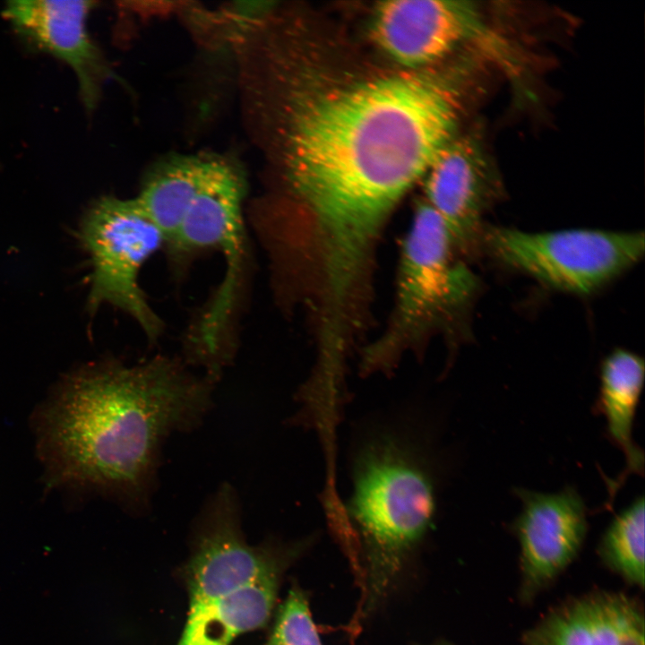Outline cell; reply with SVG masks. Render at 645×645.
I'll list each match as a JSON object with an SVG mask.
<instances>
[{"label": "cell", "mask_w": 645, "mask_h": 645, "mask_svg": "<svg viewBox=\"0 0 645 645\" xmlns=\"http://www.w3.org/2000/svg\"><path fill=\"white\" fill-rule=\"evenodd\" d=\"M642 606L624 593L597 590L565 600L523 633L524 645H644Z\"/></svg>", "instance_id": "12"}, {"label": "cell", "mask_w": 645, "mask_h": 645, "mask_svg": "<svg viewBox=\"0 0 645 645\" xmlns=\"http://www.w3.org/2000/svg\"><path fill=\"white\" fill-rule=\"evenodd\" d=\"M521 511L512 523L520 545L519 597L530 603L573 562L588 531L585 503L573 487L546 494L516 488Z\"/></svg>", "instance_id": "8"}, {"label": "cell", "mask_w": 645, "mask_h": 645, "mask_svg": "<svg viewBox=\"0 0 645 645\" xmlns=\"http://www.w3.org/2000/svg\"><path fill=\"white\" fill-rule=\"evenodd\" d=\"M430 645H452V643L446 641H438L433 644Z\"/></svg>", "instance_id": "18"}, {"label": "cell", "mask_w": 645, "mask_h": 645, "mask_svg": "<svg viewBox=\"0 0 645 645\" xmlns=\"http://www.w3.org/2000/svg\"><path fill=\"white\" fill-rule=\"evenodd\" d=\"M460 108L453 82L425 73L322 88L293 103L287 176L314 219L330 288L360 286L388 217L457 136Z\"/></svg>", "instance_id": "1"}, {"label": "cell", "mask_w": 645, "mask_h": 645, "mask_svg": "<svg viewBox=\"0 0 645 645\" xmlns=\"http://www.w3.org/2000/svg\"><path fill=\"white\" fill-rule=\"evenodd\" d=\"M426 202L442 219L456 249L477 245L486 210L502 195V180L481 137L457 135L425 174Z\"/></svg>", "instance_id": "10"}, {"label": "cell", "mask_w": 645, "mask_h": 645, "mask_svg": "<svg viewBox=\"0 0 645 645\" xmlns=\"http://www.w3.org/2000/svg\"><path fill=\"white\" fill-rule=\"evenodd\" d=\"M211 387L210 380L165 357L83 370L65 383L45 416L44 440L57 473L142 509L162 443L174 431L201 423L211 403Z\"/></svg>", "instance_id": "2"}, {"label": "cell", "mask_w": 645, "mask_h": 645, "mask_svg": "<svg viewBox=\"0 0 645 645\" xmlns=\"http://www.w3.org/2000/svg\"><path fill=\"white\" fill-rule=\"evenodd\" d=\"M644 361L636 354L616 349L603 361L596 410L606 423L610 441L624 453L625 469L619 487L630 474L642 476L644 453L632 438L634 417L644 383Z\"/></svg>", "instance_id": "14"}, {"label": "cell", "mask_w": 645, "mask_h": 645, "mask_svg": "<svg viewBox=\"0 0 645 645\" xmlns=\"http://www.w3.org/2000/svg\"><path fill=\"white\" fill-rule=\"evenodd\" d=\"M283 572L230 590L188 597L186 621L176 645H231L264 627L278 598Z\"/></svg>", "instance_id": "13"}, {"label": "cell", "mask_w": 645, "mask_h": 645, "mask_svg": "<svg viewBox=\"0 0 645 645\" xmlns=\"http://www.w3.org/2000/svg\"><path fill=\"white\" fill-rule=\"evenodd\" d=\"M483 239L506 265L560 290L586 295L643 255V232L566 229L527 232L490 228Z\"/></svg>", "instance_id": "5"}, {"label": "cell", "mask_w": 645, "mask_h": 645, "mask_svg": "<svg viewBox=\"0 0 645 645\" xmlns=\"http://www.w3.org/2000/svg\"><path fill=\"white\" fill-rule=\"evenodd\" d=\"M219 158L176 155L154 166L135 197L169 244Z\"/></svg>", "instance_id": "15"}, {"label": "cell", "mask_w": 645, "mask_h": 645, "mask_svg": "<svg viewBox=\"0 0 645 645\" xmlns=\"http://www.w3.org/2000/svg\"><path fill=\"white\" fill-rule=\"evenodd\" d=\"M644 498L637 497L617 514L602 535L603 563L626 582L644 587Z\"/></svg>", "instance_id": "16"}, {"label": "cell", "mask_w": 645, "mask_h": 645, "mask_svg": "<svg viewBox=\"0 0 645 645\" xmlns=\"http://www.w3.org/2000/svg\"><path fill=\"white\" fill-rule=\"evenodd\" d=\"M372 34L400 64L419 66L444 57L460 44H494L477 6L467 1H386L374 8Z\"/></svg>", "instance_id": "9"}, {"label": "cell", "mask_w": 645, "mask_h": 645, "mask_svg": "<svg viewBox=\"0 0 645 645\" xmlns=\"http://www.w3.org/2000/svg\"><path fill=\"white\" fill-rule=\"evenodd\" d=\"M80 238L91 263L90 307L114 305L132 316L150 340H156L163 322L139 280L143 264L166 243L161 230L135 198L105 196L87 211Z\"/></svg>", "instance_id": "6"}, {"label": "cell", "mask_w": 645, "mask_h": 645, "mask_svg": "<svg viewBox=\"0 0 645 645\" xmlns=\"http://www.w3.org/2000/svg\"><path fill=\"white\" fill-rule=\"evenodd\" d=\"M264 645H322L305 592L293 585L279 608Z\"/></svg>", "instance_id": "17"}, {"label": "cell", "mask_w": 645, "mask_h": 645, "mask_svg": "<svg viewBox=\"0 0 645 645\" xmlns=\"http://www.w3.org/2000/svg\"><path fill=\"white\" fill-rule=\"evenodd\" d=\"M351 479L347 511L366 564V614L387 597L429 531L436 512V492L419 447L390 432L359 447Z\"/></svg>", "instance_id": "3"}, {"label": "cell", "mask_w": 645, "mask_h": 645, "mask_svg": "<svg viewBox=\"0 0 645 645\" xmlns=\"http://www.w3.org/2000/svg\"><path fill=\"white\" fill-rule=\"evenodd\" d=\"M454 249L442 219L426 201L419 202L402 244L393 320L385 336L366 352V372L389 367L404 344L469 301L477 279L455 258Z\"/></svg>", "instance_id": "4"}, {"label": "cell", "mask_w": 645, "mask_h": 645, "mask_svg": "<svg viewBox=\"0 0 645 645\" xmlns=\"http://www.w3.org/2000/svg\"><path fill=\"white\" fill-rule=\"evenodd\" d=\"M244 195L241 173L219 158L168 244L176 254L215 248L224 258L223 280L200 321L195 340L199 355L209 363L222 358L225 334L242 281L245 260Z\"/></svg>", "instance_id": "7"}, {"label": "cell", "mask_w": 645, "mask_h": 645, "mask_svg": "<svg viewBox=\"0 0 645 645\" xmlns=\"http://www.w3.org/2000/svg\"><path fill=\"white\" fill-rule=\"evenodd\" d=\"M90 1H11L3 14L17 36L31 48L66 64L78 82L89 110L96 106L108 70L89 34Z\"/></svg>", "instance_id": "11"}]
</instances>
